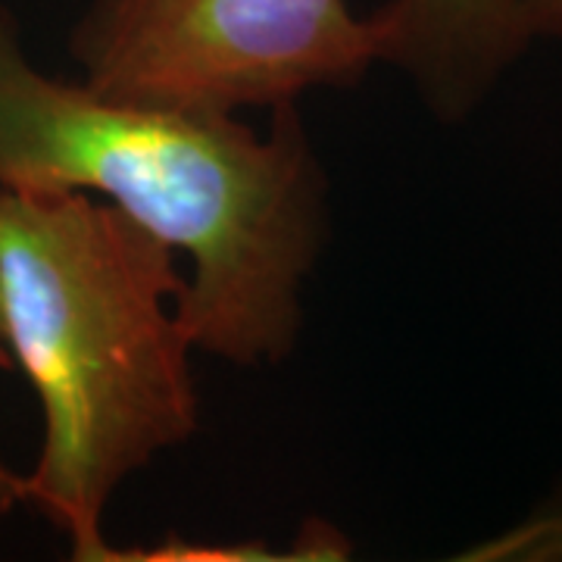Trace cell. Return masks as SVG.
Returning <instances> with one entry per match:
<instances>
[{
  "label": "cell",
  "instance_id": "cell-2",
  "mask_svg": "<svg viewBox=\"0 0 562 562\" xmlns=\"http://www.w3.org/2000/svg\"><path fill=\"white\" fill-rule=\"evenodd\" d=\"M176 250L94 194L0 188V319L44 413L25 503L72 560L113 562L120 484L198 431Z\"/></svg>",
  "mask_w": 562,
  "mask_h": 562
},
{
  "label": "cell",
  "instance_id": "cell-3",
  "mask_svg": "<svg viewBox=\"0 0 562 562\" xmlns=\"http://www.w3.org/2000/svg\"><path fill=\"white\" fill-rule=\"evenodd\" d=\"M69 50L103 98L238 113L360 81L379 32L347 0H91Z\"/></svg>",
  "mask_w": 562,
  "mask_h": 562
},
{
  "label": "cell",
  "instance_id": "cell-1",
  "mask_svg": "<svg viewBox=\"0 0 562 562\" xmlns=\"http://www.w3.org/2000/svg\"><path fill=\"white\" fill-rule=\"evenodd\" d=\"M0 188L113 203L191 260L179 319L194 350L284 360L328 235L325 176L294 103L260 135L238 113L103 98L25 57L0 7Z\"/></svg>",
  "mask_w": 562,
  "mask_h": 562
},
{
  "label": "cell",
  "instance_id": "cell-8",
  "mask_svg": "<svg viewBox=\"0 0 562 562\" xmlns=\"http://www.w3.org/2000/svg\"><path fill=\"white\" fill-rule=\"evenodd\" d=\"M557 528H562V519H560V522H557Z\"/></svg>",
  "mask_w": 562,
  "mask_h": 562
},
{
  "label": "cell",
  "instance_id": "cell-5",
  "mask_svg": "<svg viewBox=\"0 0 562 562\" xmlns=\"http://www.w3.org/2000/svg\"><path fill=\"white\" fill-rule=\"evenodd\" d=\"M522 22L531 41H562V0H522Z\"/></svg>",
  "mask_w": 562,
  "mask_h": 562
},
{
  "label": "cell",
  "instance_id": "cell-7",
  "mask_svg": "<svg viewBox=\"0 0 562 562\" xmlns=\"http://www.w3.org/2000/svg\"><path fill=\"white\" fill-rule=\"evenodd\" d=\"M0 369H13V357H10L7 338H3V319H0Z\"/></svg>",
  "mask_w": 562,
  "mask_h": 562
},
{
  "label": "cell",
  "instance_id": "cell-4",
  "mask_svg": "<svg viewBox=\"0 0 562 562\" xmlns=\"http://www.w3.org/2000/svg\"><path fill=\"white\" fill-rule=\"evenodd\" d=\"M372 22L379 63L397 66L443 125L472 116L531 44L522 0H387Z\"/></svg>",
  "mask_w": 562,
  "mask_h": 562
},
{
  "label": "cell",
  "instance_id": "cell-6",
  "mask_svg": "<svg viewBox=\"0 0 562 562\" xmlns=\"http://www.w3.org/2000/svg\"><path fill=\"white\" fill-rule=\"evenodd\" d=\"M25 503V475H20L16 469H10L7 460L0 457V522Z\"/></svg>",
  "mask_w": 562,
  "mask_h": 562
}]
</instances>
